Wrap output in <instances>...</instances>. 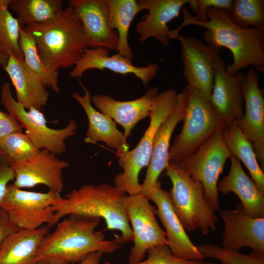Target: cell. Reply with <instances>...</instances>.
I'll list each match as a JSON object with an SVG mask.
<instances>
[{"instance_id":"obj_1","label":"cell","mask_w":264,"mask_h":264,"mask_svg":"<svg viewBox=\"0 0 264 264\" xmlns=\"http://www.w3.org/2000/svg\"><path fill=\"white\" fill-rule=\"evenodd\" d=\"M183 20L176 29L170 30V39H175L184 26L197 25L205 28L202 35L205 44L229 49L233 62L225 67L226 72L234 75L243 68L251 66L264 72V31L257 28H241L230 20L228 10L209 8L206 12L208 21H197L188 8H182Z\"/></svg>"},{"instance_id":"obj_2","label":"cell","mask_w":264,"mask_h":264,"mask_svg":"<svg viewBox=\"0 0 264 264\" xmlns=\"http://www.w3.org/2000/svg\"><path fill=\"white\" fill-rule=\"evenodd\" d=\"M66 217L42 240L38 261L48 264H70L79 263L91 253L110 254L121 247L116 236L107 240L103 231L96 230L100 218L76 214Z\"/></svg>"},{"instance_id":"obj_3","label":"cell","mask_w":264,"mask_h":264,"mask_svg":"<svg viewBox=\"0 0 264 264\" xmlns=\"http://www.w3.org/2000/svg\"><path fill=\"white\" fill-rule=\"evenodd\" d=\"M126 196L109 183L84 185L73 190L51 206L54 214L48 226L56 225L64 217L71 214L97 217L105 221L107 229L120 232L121 235L117 237L121 244L130 242L133 235L126 212Z\"/></svg>"},{"instance_id":"obj_4","label":"cell","mask_w":264,"mask_h":264,"mask_svg":"<svg viewBox=\"0 0 264 264\" xmlns=\"http://www.w3.org/2000/svg\"><path fill=\"white\" fill-rule=\"evenodd\" d=\"M23 29L35 40L43 63L53 71L74 66L89 46L82 23L70 5L50 22Z\"/></svg>"},{"instance_id":"obj_5","label":"cell","mask_w":264,"mask_h":264,"mask_svg":"<svg viewBox=\"0 0 264 264\" xmlns=\"http://www.w3.org/2000/svg\"><path fill=\"white\" fill-rule=\"evenodd\" d=\"M165 170L172 184L168 191L170 200L185 230L198 229L206 236L216 231L219 218L204 198L202 184L193 178L180 162L170 161Z\"/></svg>"},{"instance_id":"obj_6","label":"cell","mask_w":264,"mask_h":264,"mask_svg":"<svg viewBox=\"0 0 264 264\" xmlns=\"http://www.w3.org/2000/svg\"><path fill=\"white\" fill-rule=\"evenodd\" d=\"M177 97L178 93L174 89L159 92L150 111L149 125L138 144L132 150L116 154L123 172L115 176L114 186L128 195L140 193L139 174L143 168L148 166L155 135L162 123L175 109Z\"/></svg>"},{"instance_id":"obj_7","label":"cell","mask_w":264,"mask_h":264,"mask_svg":"<svg viewBox=\"0 0 264 264\" xmlns=\"http://www.w3.org/2000/svg\"><path fill=\"white\" fill-rule=\"evenodd\" d=\"M183 89L186 93L183 124L170 147L169 162H180L217 130L226 126L197 89L187 85Z\"/></svg>"},{"instance_id":"obj_8","label":"cell","mask_w":264,"mask_h":264,"mask_svg":"<svg viewBox=\"0 0 264 264\" xmlns=\"http://www.w3.org/2000/svg\"><path fill=\"white\" fill-rule=\"evenodd\" d=\"M0 101L8 113L25 130V134L37 149H45L56 155L66 151V140L77 132V125L74 120L70 119L62 129L49 128L41 110L34 108L26 110L17 101L7 82L2 86Z\"/></svg>"},{"instance_id":"obj_9","label":"cell","mask_w":264,"mask_h":264,"mask_svg":"<svg viewBox=\"0 0 264 264\" xmlns=\"http://www.w3.org/2000/svg\"><path fill=\"white\" fill-rule=\"evenodd\" d=\"M223 128L217 130L180 162L187 173L202 184L204 198L216 211L220 210L219 178L226 161L231 156L223 138Z\"/></svg>"},{"instance_id":"obj_10","label":"cell","mask_w":264,"mask_h":264,"mask_svg":"<svg viewBox=\"0 0 264 264\" xmlns=\"http://www.w3.org/2000/svg\"><path fill=\"white\" fill-rule=\"evenodd\" d=\"M62 198L57 192L27 191L12 183L7 186L0 208L20 229L34 230L50 224L54 214L50 207Z\"/></svg>"},{"instance_id":"obj_11","label":"cell","mask_w":264,"mask_h":264,"mask_svg":"<svg viewBox=\"0 0 264 264\" xmlns=\"http://www.w3.org/2000/svg\"><path fill=\"white\" fill-rule=\"evenodd\" d=\"M150 201L141 193L126 196L125 209L132 224L133 242L128 263L143 260L148 250L154 246L167 245L166 233L156 218V208Z\"/></svg>"},{"instance_id":"obj_12","label":"cell","mask_w":264,"mask_h":264,"mask_svg":"<svg viewBox=\"0 0 264 264\" xmlns=\"http://www.w3.org/2000/svg\"><path fill=\"white\" fill-rule=\"evenodd\" d=\"M180 42L183 74L187 85L195 88L207 101L214 85L216 68L222 59L220 47L208 45L193 37L178 35Z\"/></svg>"},{"instance_id":"obj_13","label":"cell","mask_w":264,"mask_h":264,"mask_svg":"<svg viewBox=\"0 0 264 264\" xmlns=\"http://www.w3.org/2000/svg\"><path fill=\"white\" fill-rule=\"evenodd\" d=\"M15 173L13 184L17 188H33L43 184L49 191L61 194L64 186L63 171L69 163L45 149L32 158L9 164Z\"/></svg>"},{"instance_id":"obj_14","label":"cell","mask_w":264,"mask_h":264,"mask_svg":"<svg viewBox=\"0 0 264 264\" xmlns=\"http://www.w3.org/2000/svg\"><path fill=\"white\" fill-rule=\"evenodd\" d=\"M244 110L242 118L235 121L252 143L258 161L264 168V97L259 76L253 68L245 74L242 84Z\"/></svg>"},{"instance_id":"obj_15","label":"cell","mask_w":264,"mask_h":264,"mask_svg":"<svg viewBox=\"0 0 264 264\" xmlns=\"http://www.w3.org/2000/svg\"><path fill=\"white\" fill-rule=\"evenodd\" d=\"M219 215L224 225L221 234L223 248L239 252L247 247L264 253V218L250 217L241 202L236 204L235 209L220 210Z\"/></svg>"},{"instance_id":"obj_16","label":"cell","mask_w":264,"mask_h":264,"mask_svg":"<svg viewBox=\"0 0 264 264\" xmlns=\"http://www.w3.org/2000/svg\"><path fill=\"white\" fill-rule=\"evenodd\" d=\"M147 196L156 206V215L165 229L167 245L176 257L186 261H201L205 257L198 250L187 234L171 203L169 192L158 181Z\"/></svg>"},{"instance_id":"obj_17","label":"cell","mask_w":264,"mask_h":264,"mask_svg":"<svg viewBox=\"0 0 264 264\" xmlns=\"http://www.w3.org/2000/svg\"><path fill=\"white\" fill-rule=\"evenodd\" d=\"M221 59L218 63L209 103L215 114L226 125L241 119L243 115L242 84L245 73L228 74Z\"/></svg>"},{"instance_id":"obj_18","label":"cell","mask_w":264,"mask_h":264,"mask_svg":"<svg viewBox=\"0 0 264 264\" xmlns=\"http://www.w3.org/2000/svg\"><path fill=\"white\" fill-rule=\"evenodd\" d=\"M109 52L108 49L104 47L86 48L73 66L69 76L72 78H78L89 69L102 70L107 69L124 75L133 74L147 87L157 74V64L151 63L146 66H137L132 64L131 60L119 54L110 56Z\"/></svg>"},{"instance_id":"obj_19","label":"cell","mask_w":264,"mask_h":264,"mask_svg":"<svg viewBox=\"0 0 264 264\" xmlns=\"http://www.w3.org/2000/svg\"><path fill=\"white\" fill-rule=\"evenodd\" d=\"M73 7L80 20L88 36L89 48L104 47L116 50L118 36L109 24L108 0H71Z\"/></svg>"},{"instance_id":"obj_20","label":"cell","mask_w":264,"mask_h":264,"mask_svg":"<svg viewBox=\"0 0 264 264\" xmlns=\"http://www.w3.org/2000/svg\"><path fill=\"white\" fill-rule=\"evenodd\" d=\"M186 93L184 89L178 94L173 112L162 123L154 138L152 154L145 179L141 184L140 193L147 195L156 186L161 173L169 163V152L172 133L185 114Z\"/></svg>"},{"instance_id":"obj_21","label":"cell","mask_w":264,"mask_h":264,"mask_svg":"<svg viewBox=\"0 0 264 264\" xmlns=\"http://www.w3.org/2000/svg\"><path fill=\"white\" fill-rule=\"evenodd\" d=\"M157 87L150 88L141 97L130 101H118L110 95L94 94L91 102L102 113L110 116L121 125L127 138L136 124L149 117L152 104L159 94Z\"/></svg>"},{"instance_id":"obj_22","label":"cell","mask_w":264,"mask_h":264,"mask_svg":"<svg viewBox=\"0 0 264 264\" xmlns=\"http://www.w3.org/2000/svg\"><path fill=\"white\" fill-rule=\"evenodd\" d=\"M190 0H138L141 10L148 11L135 25L138 40L144 43L150 38L156 39L160 44H169V22L178 17L181 9Z\"/></svg>"},{"instance_id":"obj_23","label":"cell","mask_w":264,"mask_h":264,"mask_svg":"<svg viewBox=\"0 0 264 264\" xmlns=\"http://www.w3.org/2000/svg\"><path fill=\"white\" fill-rule=\"evenodd\" d=\"M79 83L84 94L72 92L71 96L83 108L88 117V127L84 142L90 144L103 142L109 148L116 150V154L129 150L130 145L124 133L117 128L116 123L110 116L93 107L90 91L81 82Z\"/></svg>"},{"instance_id":"obj_24","label":"cell","mask_w":264,"mask_h":264,"mask_svg":"<svg viewBox=\"0 0 264 264\" xmlns=\"http://www.w3.org/2000/svg\"><path fill=\"white\" fill-rule=\"evenodd\" d=\"M228 175L218 185V191L223 195L235 193L240 199L244 211L254 218H264V193L243 170L241 161L231 155Z\"/></svg>"},{"instance_id":"obj_25","label":"cell","mask_w":264,"mask_h":264,"mask_svg":"<svg viewBox=\"0 0 264 264\" xmlns=\"http://www.w3.org/2000/svg\"><path fill=\"white\" fill-rule=\"evenodd\" d=\"M3 68L15 87L17 101L26 110L34 108L41 110L48 101L49 92L26 66L24 59L10 55Z\"/></svg>"},{"instance_id":"obj_26","label":"cell","mask_w":264,"mask_h":264,"mask_svg":"<svg viewBox=\"0 0 264 264\" xmlns=\"http://www.w3.org/2000/svg\"><path fill=\"white\" fill-rule=\"evenodd\" d=\"M49 227L20 229L8 236L0 247V264H37L38 249Z\"/></svg>"},{"instance_id":"obj_27","label":"cell","mask_w":264,"mask_h":264,"mask_svg":"<svg viewBox=\"0 0 264 264\" xmlns=\"http://www.w3.org/2000/svg\"><path fill=\"white\" fill-rule=\"evenodd\" d=\"M222 133L231 155L242 162L258 189L264 193V173L252 143L235 122L226 125L222 129Z\"/></svg>"},{"instance_id":"obj_28","label":"cell","mask_w":264,"mask_h":264,"mask_svg":"<svg viewBox=\"0 0 264 264\" xmlns=\"http://www.w3.org/2000/svg\"><path fill=\"white\" fill-rule=\"evenodd\" d=\"M109 6V24L111 30L116 29L118 36L116 51L131 60L133 53L128 42L131 23L141 9L135 0H108Z\"/></svg>"},{"instance_id":"obj_29","label":"cell","mask_w":264,"mask_h":264,"mask_svg":"<svg viewBox=\"0 0 264 264\" xmlns=\"http://www.w3.org/2000/svg\"><path fill=\"white\" fill-rule=\"evenodd\" d=\"M8 7L18 14L22 28L49 22L64 9L62 0H11Z\"/></svg>"},{"instance_id":"obj_30","label":"cell","mask_w":264,"mask_h":264,"mask_svg":"<svg viewBox=\"0 0 264 264\" xmlns=\"http://www.w3.org/2000/svg\"><path fill=\"white\" fill-rule=\"evenodd\" d=\"M20 43L26 66L46 87H50L56 93L58 92L60 90L59 71H53L44 65L38 54L35 40L22 27L20 29Z\"/></svg>"},{"instance_id":"obj_31","label":"cell","mask_w":264,"mask_h":264,"mask_svg":"<svg viewBox=\"0 0 264 264\" xmlns=\"http://www.w3.org/2000/svg\"><path fill=\"white\" fill-rule=\"evenodd\" d=\"M231 22L242 28H257L264 31V0H234L228 10Z\"/></svg>"},{"instance_id":"obj_32","label":"cell","mask_w":264,"mask_h":264,"mask_svg":"<svg viewBox=\"0 0 264 264\" xmlns=\"http://www.w3.org/2000/svg\"><path fill=\"white\" fill-rule=\"evenodd\" d=\"M40 150L22 131L10 133L0 143V156L9 164L29 160L35 156Z\"/></svg>"},{"instance_id":"obj_33","label":"cell","mask_w":264,"mask_h":264,"mask_svg":"<svg viewBox=\"0 0 264 264\" xmlns=\"http://www.w3.org/2000/svg\"><path fill=\"white\" fill-rule=\"evenodd\" d=\"M20 26L17 18L6 8L0 12V52L23 59L20 43Z\"/></svg>"},{"instance_id":"obj_34","label":"cell","mask_w":264,"mask_h":264,"mask_svg":"<svg viewBox=\"0 0 264 264\" xmlns=\"http://www.w3.org/2000/svg\"><path fill=\"white\" fill-rule=\"evenodd\" d=\"M196 246L205 258L218 259L222 264H264V253L252 251L243 254L210 243Z\"/></svg>"},{"instance_id":"obj_35","label":"cell","mask_w":264,"mask_h":264,"mask_svg":"<svg viewBox=\"0 0 264 264\" xmlns=\"http://www.w3.org/2000/svg\"><path fill=\"white\" fill-rule=\"evenodd\" d=\"M147 258L141 262L127 264H196L198 260L186 261L175 257L167 245L154 246L149 250Z\"/></svg>"},{"instance_id":"obj_36","label":"cell","mask_w":264,"mask_h":264,"mask_svg":"<svg viewBox=\"0 0 264 264\" xmlns=\"http://www.w3.org/2000/svg\"><path fill=\"white\" fill-rule=\"evenodd\" d=\"M232 0H190L188 7L195 14L194 17L198 21L206 22L208 18L206 12L209 8H217L229 10Z\"/></svg>"},{"instance_id":"obj_37","label":"cell","mask_w":264,"mask_h":264,"mask_svg":"<svg viewBox=\"0 0 264 264\" xmlns=\"http://www.w3.org/2000/svg\"><path fill=\"white\" fill-rule=\"evenodd\" d=\"M22 129L21 125L13 116L0 110V143L10 133L22 131Z\"/></svg>"},{"instance_id":"obj_38","label":"cell","mask_w":264,"mask_h":264,"mask_svg":"<svg viewBox=\"0 0 264 264\" xmlns=\"http://www.w3.org/2000/svg\"><path fill=\"white\" fill-rule=\"evenodd\" d=\"M14 179L15 173L9 163L0 156V202L5 195L9 182Z\"/></svg>"},{"instance_id":"obj_39","label":"cell","mask_w":264,"mask_h":264,"mask_svg":"<svg viewBox=\"0 0 264 264\" xmlns=\"http://www.w3.org/2000/svg\"><path fill=\"white\" fill-rule=\"evenodd\" d=\"M20 229L11 221L7 213L0 208V247L8 236Z\"/></svg>"},{"instance_id":"obj_40","label":"cell","mask_w":264,"mask_h":264,"mask_svg":"<svg viewBox=\"0 0 264 264\" xmlns=\"http://www.w3.org/2000/svg\"><path fill=\"white\" fill-rule=\"evenodd\" d=\"M104 254V253L102 252L91 253L80 262L78 264H112L109 261L100 263L101 258Z\"/></svg>"},{"instance_id":"obj_41","label":"cell","mask_w":264,"mask_h":264,"mask_svg":"<svg viewBox=\"0 0 264 264\" xmlns=\"http://www.w3.org/2000/svg\"><path fill=\"white\" fill-rule=\"evenodd\" d=\"M11 0H0V12L8 8Z\"/></svg>"},{"instance_id":"obj_42","label":"cell","mask_w":264,"mask_h":264,"mask_svg":"<svg viewBox=\"0 0 264 264\" xmlns=\"http://www.w3.org/2000/svg\"><path fill=\"white\" fill-rule=\"evenodd\" d=\"M8 57L0 52V66L3 67L6 65Z\"/></svg>"},{"instance_id":"obj_43","label":"cell","mask_w":264,"mask_h":264,"mask_svg":"<svg viewBox=\"0 0 264 264\" xmlns=\"http://www.w3.org/2000/svg\"><path fill=\"white\" fill-rule=\"evenodd\" d=\"M196 264H216L211 263H202L201 262L199 261Z\"/></svg>"},{"instance_id":"obj_44","label":"cell","mask_w":264,"mask_h":264,"mask_svg":"<svg viewBox=\"0 0 264 264\" xmlns=\"http://www.w3.org/2000/svg\"><path fill=\"white\" fill-rule=\"evenodd\" d=\"M37 264H48L46 263V262L40 260V261H39V262H38Z\"/></svg>"}]
</instances>
